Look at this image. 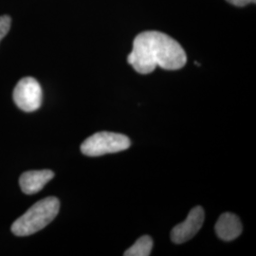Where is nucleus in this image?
Instances as JSON below:
<instances>
[{"mask_svg":"<svg viewBox=\"0 0 256 256\" xmlns=\"http://www.w3.org/2000/svg\"><path fill=\"white\" fill-rule=\"evenodd\" d=\"M12 20L9 16H0V41L6 36L10 28Z\"/></svg>","mask_w":256,"mask_h":256,"instance_id":"obj_9","label":"nucleus"},{"mask_svg":"<svg viewBox=\"0 0 256 256\" xmlns=\"http://www.w3.org/2000/svg\"><path fill=\"white\" fill-rule=\"evenodd\" d=\"M153 248V240L148 236L138 238L137 241L126 250L124 256H150Z\"/></svg>","mask_w":256,"mask_h":256,"instance_id":"obj_8","label":"nucleus"},{"mask_svg":"<svg viewBox=\"0 0 256 256\" xmlns=\"http://www.w3.org/2000/svg\"><path fill=\"white\" fill-rule=\"evenodd\" d=\"M229 3L238 6V7H244L250 3H256V0H227Z\"/></svg>","mask_w":256,"mask_h":256,"instance_id":"obj_10","label":"nucleus"},{"mask_svg":"<svg viewBox=\"0 0 256 256\" xmlns=\"http://www.w3.org/2000/svg\"><path fill=\"white\" fill-rule=\"evenodd\" d=\"M54 173L50 170L28 171L21 174L19 184L22 192L27 194H32L41 191L46 183L52 180Z\"/></svg>","mask_w":256,"mask_h":256,"instance_id":"obj_6","label":"nucleus"},{"mask_svg":"<svg viewBox=\"0 0 256 256\" xmlns=\"http://www.w3.org/2000/svg\"><path fill=\"white\" fill-rule=\"evenodd\" d=\"M214 230L220 239L232 241L241 234L243 228L238 216L232 212H224L220 216Z\"/></svg>","mask_w":256,"mask_h":256,"instance_id":"obj_7","label":"nucleus"},{"mask_svg":"<svg viewBox=\"0 0 256 256\" xmlns=\"http://www.w3.org/2000/svg\"><path fill=\"white\" fill-rule=\"evenodd\" d=\"M205 218V212L200 206L190 210L187 218L176 225L171 232V239L176 244H182L192 239L202 229Z\"/></svg>","mask_w":256,"mask_h":256,"instance_id":"obj_5","label":"nucleus"},{"mask_svg":"<svg viewBox=\"0 0 256 256\" xmlns=\"http://www.w3.org/2000/svg\"><path fill=\"white\" fill-rule=\"evenodd\" d=\"M130 146L131 142L128 136L104 131L88 138L81 146V151L84 155L99 156L126 150Z\"/></svg>","mask_w":256,"mask_h":256,"instance_id":"obj_3","label":"nucleus"},{"mask_svg":"<svg viewBox=\"0 0 256 256\" xmlns=\"http://www.w3.org/2000/svg\"><path fill=\"white\" fill-rule=\"evenodd\" d=\"M128 61L140 74L153 72L156 66L166 70H176L187 62L182 48L172 37L156 30L140 34L133 42Z\"/></svg>","mask_w":256,"mask_h":256,"instance_id":"obj_1","label":"nucleus"},{"mask_svg":"<svg viewBox=\"0 0 256 256\" xmlns=\"http://www.w3.org/2000/svg\"><path fill=\"white\" fill-rule=\"evenodd\" d=\"M14 101L19 108L25 112L38 110L42 104V88L32 77L21 79L14 88Z\"/></svg>","mask_w":256,"mask_h":256,"instance_id":"obj_4","label":"nucleus"},{"mask_svg":"<svg viewBox=\"0 0 256 256\" xmlns=\"http://www.w3.org/2000/svg\"><path fill=\"white\" fill-rule=\"evenodd\" d=\"M58 198L50 196L36 202L16 220L12 225V232L16 236H27L44 229L59 212Z\"/></svg>","mask_w":256,"mask_h":256,"instance_id":"obj_2","label":"nucleus"}]
</instances>
